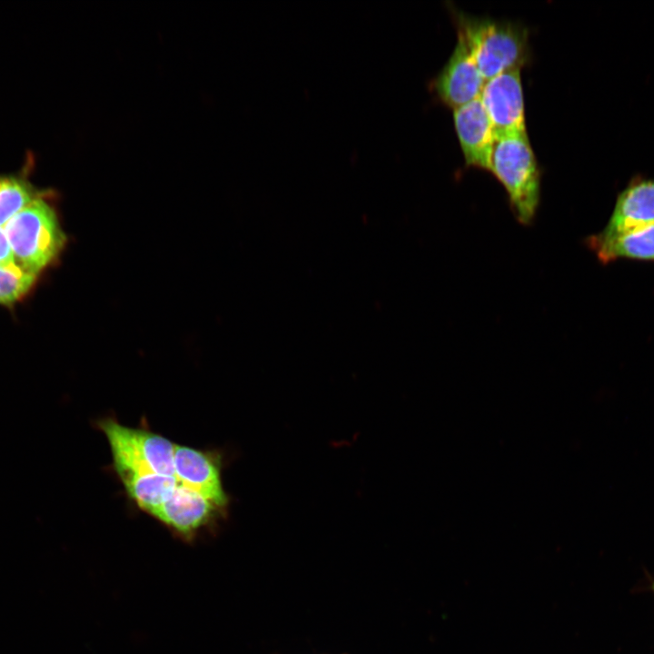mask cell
Instances as JSON below:
<instances>
[{"label": "cell", "mask_w": 654, "mask_h": 654, "mask_svg": "<svg viewBox=\"0 0 654 654\" xmlns=\"http://www.w3.org/2000/svg\"><path fill=\"white\" fill-rule=\"evenodd\" d=\"M458 38L469 50L485 82L503 72L520 69L529 60V34L522 25L479 17L454 10Z\"/></svg>", "instance_id": "obj_1"}, {"label": "cell", "mask_w": 654, "mask_h": 654, "mask_svg": "<svg viewBox=\"0 0 654 654\" xmlns=\"http://www.w3.org/2000/svg\"><path fill=\"white\" fill-rule=\"evenodd\" d=\"M15 262L37 275L54 262L66 243L56 211L37 196L4 226Z\"/></svg>", "instance_id": "obj_2"}, {"label": "cell", "mask_w": 654, "mask_h": 654, "mask_svg": "<svg viewBox=\"0 0 654 654\" xmlns=\"http://www.w3.org/2000/svg\"><path fill=\"white\" fill-rule=\"evenodd\" d=\"M489 171L504 187L518 222L530 225L540 203V179L527 133L495 137Z\"/></svg>", "instance_id": "obj_3"}, {"label": "cell", "mask_w": 654, "mask_h": 654, "mask_svg": "<svg viewBox=\"0 0 654 654\" xmlns=\"http://www.w3.org/2000/svg\"><path fill=\"white\" fill-rule=\"evenodd\" d=\"M97 424L107 439L121 480L148 474L175 476V443L167 438L149 430L127 427L111 418Z\"/></svg>", "instance_id": "obj_4"}, {"label": "cell", "mask_w": 654, "mask_h": 654, "mask_svg": "<svg viewBox=\"0 0 654 654\" xmlns=\"http://www.w3.org/2000/svg\"><path fill=\"white\" fill-rule=\"evenodd\" d=\"M227 511L181 483L153 517L181 540L192 542L204 532L213 530Z\"/></svg>", "instance_id": "obj_5"}, {"label": "cell", "mask_w": 654, "mask_h": 654, "mask_svg": "<svg viewBox=\"0 0 654 654\" xmlns=\"http://www.w3.org/2000/svg\"><path fill=\"white\" fill-rule=\"evenodd\" d=\"M480 99L495 137L526 133L520 69L509 70L487 80Z\"/></svg>", "instance_id": "obj_6"}, {"label": "cell", "mask_w": 654, "mask_h": 654, "mask_svg": "<svg viewBox=\"0 0 654 654\" xmlns=\"http://www.w3.org/2000/svg\"><path fill=\"white\" fill-rule=\"evenodd\" d=\"M223 457L217 451H202L175 444L174 469L178 480L223 509L230 497L222 482Z\"/></svg>", "instance_id": "obj_7"}, {"label": "cell", "mask_w": 654, "mask_h": 654, "mask_svg": "<svg viewBox=\"0 0 654 654\" xmlns=\"http://www.w3.org/2000/svg\"><path fill=\"white\" fill-rule=\"evenodd\" d=\"M484 84L465 44L458 38L450 58L433 80L437 96L454 110L479 98Z\"/></svg>", "instance_id": "obj_8"}, {"label": "cell", "mask_w": 654, "mask_h": 654, "mask_svg": "<svg viewBox=\"0 0 654 654\" xmlns=\"http://www.w3.org/2000/svg\"><path fill=\"white\" fill-rule=\"evenodd\" d=\"M453 123L466 164L489 171L495 134L480 97L454 109Z\"/></svg>", "instance_id": "obj_9"}, {"label": "cell", "mask_w": 654, "mask_h": 654, "mask_svg": "<svg viewBox=\"0 0 654 654\" xmlns=\"http://www.w3.org/2000/svg\"><path fill=\"white\" fill-rule=\"evenodd\" d=\"M588 247L603 264L619 259L654 262V223L590 235Z\"/></svg>", "instance_id": "obj_10"}, {"label": "cell", "mask_w": 654, "mask_h": 654, "mask_svg": "<svg viewBox=\"0 0 654 654\" xmlns=\"http://www.w3.org/2000/svg\"><path fill=\"white\" fill-rule=\"evenodd\" d=\"M654 223V179L631 182L618 195L603 228L615 232Z\"/></svg>", "instance_id": "obj_11"}, {"label": "cell", "mask_w": 654, "mask_h": 654, "mask_svg": "<svg viewBox=\"0 0 654 654\" xmlns=\"http://www.w3.org/2000/svg\"><path fill=\"white\" fill-rule=\"evenodd\" d=\"M131 500L143 510L154 516L168 501L182 483L175 476L148 474L121 480Z\"/></svg>", "instance_id": "obj_12"}, {"label": "cell", "mask_w": 654, "mask_h": 654, "mask_svg": "<svg viewBox=\"0 0 654 654\" xmlns=\"http://www.w3.org/2000/svg\"><path fill=\"white\" fill-rule=\"evenodd\" d=\"M37 196L28 182L15 176H0V227Z\"/></svg>", "instance_id": "obj_13"}, {"label": "cell", "mask_w": 654, "mask_h": 654, "mask_svg": "<svg viewBox=\"0 0 654 654\" xmlns=\"http://www.w3.org/2000/svg\"><path fill=\"white\" fill-rule=\"evenodd\" d=\"M35 277L17 263L0 266V303L8 305L19 300L30 290Z\"/></svg>", "instance_id": "obj_14"}, {"label": "cell", "mask_w": 654, "mask_h": 654, "mask_svg": "<svg viewBox=\"0 0 654 654\" xmlns=\"http://www.w3.org/2000/svg\"><path fill=\"white\" fill-rule=\"evenodd\" d=\"M16 263L3 228L0 227V266H6Z\"/></svg>", "instance_id": "obj_15"}]
</instances>
